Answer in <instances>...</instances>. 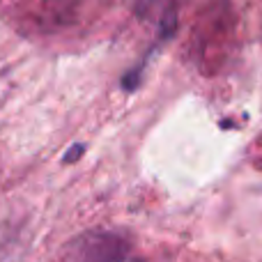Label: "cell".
<instances>
[{
  "label": "cell",
  "instance_id": "6da1fadb",
  "mask_svg": "<svg viewBox=\"0 0 262 262\" xmlns=\"http://www.w3.org/2000/svg\"><path fill=\"white\" fill-rule=\"evenodd\" d=\"M72 262H122L129 258V246L113 232H88L72 246Z\"/></svg>",
  "mask_w": 262,
  "mask_h": 262
},
{
  "label": "cell",
  "instance_id": "7a4b0ae2",
  "mask_svg": "<svg viewBox=\"0 0 262 262\" xmlns=\"http://www.w3.org/2000/svg\"><path fill=\"white\" fill-rule=\"evenodd\" d=\"M83 149H85V145H74V147L67 152V157H64V163L78 161V159H81V154H83Z\"/></svg>",
  "mask_w": 262,
  "mask_h": 262
}]
</instances>
